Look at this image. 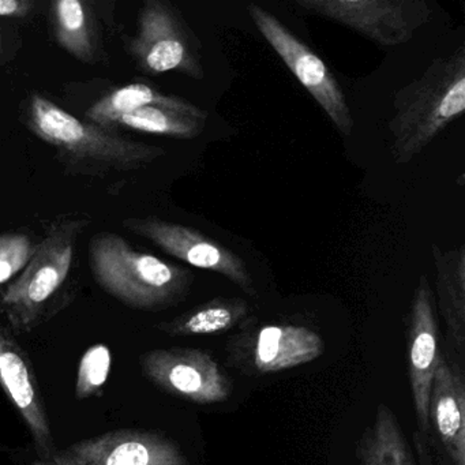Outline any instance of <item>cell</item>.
<instances>
[{
  "mask_svg": "<svg viewBox=\"0 0 465 465\" xmlns=\"http://www.w3.org/2000/svg\"><path fill=\"white\" fill-rule=\"evenodd\" d=\"M24 124L37 138L53 146L67 170L107 175L132 173L164 156L159 146L122 137L88 121H81L47 97L32 94L25 103Z\"/></svg>",
  "mask_w": 465,
  "mask_h": 465,
  "instance_id": "1",
  "label": "cell"
},
{
  "mask_svg": "<svg viewBox=\"0 0 465 465\" xmlns=\"http://www.w3.org/2000/svg\"><path fill=\"white\" fill-rule=\"evenodd\" d=\"M465 111V45L440 56L423 74L393 97L389 122L391 157L397 164L412 162Z\"/></svg>",
  "mask_w": 465,
  "mask_h": 465,
  "instance_id": "2",
  "label": "cell"
},
{
  "mask_svg": "<svg viewBox=\"0 0 465 465\" xmlns=\"http://www.w3.org/2000/svg\"><path fill=\"white\" fill-rule=\"evenodd\" d=\"M89 262L97 284L133 309L157 310L178 303L194 282L192 272L133 249L116 233L92 238Z\"/></svg>",
  "mask_w": 465,
  "mask_h": 465,
  "instance_id": "3",
  "label": "cell"
},
{
  "mask_svg": "<svg viewBox=\"0 0 465 465\" xmlns=\"http://www.w3.org/2000/svg\"><path fill=\"white\" fill-rule=\"evenodd\" d=\"M91 220L59 219L48 228L36 254L0 295V310L17 331H31L61 291L74 263L75 247Z\"/></svg>",
  "mask_w": 465,
  "mask_h": 465,
  "instance_id": "4",
  "label": "cell"
},
{
  "mask_svg": "<svg viewBox=\"0 0 465 465\" xmlns=\"http://www.w3.org/2000/svg\"><path fill=\"white\" fill-rule=\"evenodd\" d=\"M130 54L148 74L176 72L203 80L201 45L178 9L163 0H148L138 17L137 36Z\"/></svg>",
  "mask_w": 465,
  "mask_h": 465,
  "instance_id": "5",
  "label": "cell"
},
{
  "mask_svg": "<svg viewBox=\"0 0 465 465\" xmlns=\"http://www.w3.org/2000/svg\"><path fill=\"white\" fill-rule=\"evenodd\" d=\"M295 5L306 15L345 26L380 47L407 45L431 15L424 0H298Z\"/></svg>",
  "mask_w": 465,
  "mask_h": 465,
  "instance_id": "6",
  "label": "cell"
},
{
  "mask_svg": "<svg viewBox=\"0 0 465 465\" xmlns=\"http://www.w3.org/2000/svg\"><path fill=\"white\" fill-rule=\"evenodd\" d=\"M247 13L266 43L322 108L337 132L342 137H350L353 130L352 114L341 86L325 62L260 5H249Z\"/></svg>",
  "mask_w": 465,
  "mask_h": 465,
  "instance_id": "7",
  "label": "cell"
},
{
  "mask_svg": "<svg viewBox=\"0 0 465 465\" xmlns=\"http://www.w3.org/2000/svg\"><path fill=\"white\" fill-rule=\"evenodd\" d=\"M126 230L148 239L157 247L194 266L222 274L247 295H257L254 280L246 262L236 252L200 231L159 217H130L122 222Z\"/></svg>",
  "mask_w": 465,
  "mask_h": 465,
  "instance_id": "8",
  "label": "cell"
},
{
  "mask_svg": "<svg viewBox=\"0 0 465 465\" xmlns=\"http://www.w3.org/2000/svg\"><path fill=\"white\" fill-rule=\"evenodd\" d=\"M146 378L163 391L197 404L225 401L231 381L205 351L192 348L154 350L141 356Z\"/></svg>",
  "mask_w": 465,
  "mask_h": 465,
  "instance_id": "9",
  "label": "cell"
},
{
  "mask_svg": "<svg viewBox=\"0 0 465 465\" xmlns=\"http://www.w3.org/2000/svg\"><path fill=\"white\" fill-rule=\"evenodd\" d=\"M32 465H190L173 440L154 432L118 430L81 440Z\"/></svg>",
  "mask_w": 465,
  "mask_h": 465,
  "instance_id": "10",
  "label": "cell"
},
{
  "mask_svg": "<svg viewBox=\"0 0 465 465\" xmlns=\"http://www.w3.org/2000/svg\"><path fill=\"white\" fill-rule=\"evenodd\" d=\"M440 329L434 295L426 274L419 277L408 323V374L419 430L430 431V394L440 363Z\"/></svg>",
  "mask_w": 465,
  "mask_h": 465,
  "instance_id": "11",
  "label": "cell"
},
{
  "mask_svg": "<svg viewBox=\"0 0 465 465\" xmlns=\"http://www.w3.org/2000/svg\"><path fill=\"white\" fill-rule=\"evenodd\" d=\"M0 386L28 424L40 459L45 460L53 456L56 449L34 367L25 351L20 347L17 340L2 323H0Z\"/></svg>",
  "mask_w": 465,
  "mask_h": 465,
  "instance_id": "12",
  "label": "cell"
},
{
  "mask_svg": "<svg viewBox=\"0 0 465 465\" xmlns=\"http://www.w3.org/2000/svg\"><path fill=\"white\" fill-rule=\"evenodd\" d=\"M429 419L453 464L465 465L464 377L443 356L432 380Z\"/></svg>",
  "mask_w": 465,
  "mask_h": 465,
  "instance_id": "13",
  "label": "cell"
},
{
  "mask_svg": "<svg viewBox=\"0 0 465 465\" xmlns=\"http://www.w3.org/2000/svg\"><path fill=\"white\" fill-rule=\"evenodd\" d=\"M325 344L312 329L296 325H268L257 331L252 363L260 374L284 371L320 358Z\"/></svg>",
  "mask_w": 465,
  "mask_h": 465,
  "instance_id": "14",
  "label": "cell"
},
{
  "mask_svg": "<svg viewBox=\"0 0 465 465\" xmlns=\"http://www.w3.org/2000/svg\"><path fill=\"white\" fill-rule=\"evenodd\" d=\"M438 307L460 352L465 344V244L443 250L431 246Z\"/></svg>",
  "mask_w": 465,
  "mask_h": 465,
  "instance_id": "15",
  "label": "cell"
},
{
  "mask_svg": "<svg viewBox=\"0 0 465 465\" xmlns=\"http://www.w3.org/2000/svg\"><path fill=\"white\" fill-rule=\"evenodd\" d=\"M51 20L56 42L84 64L99 61V36L94 13L83 0H55L51 4Z\"/></svg>",
  "mask_w": 465,
  "mask_h": 465,
  "instance_id": "16",
  "label": "cell"
},
{
  "mask_svg": "<svg viewBox=\"0 0 465 465\" xmlns=\"http://www.w3.org/2000/svg\"><path fill=\"white\" fill-rule=\"evenodd\" d=\"M359 465H416L404 431L391 408L378 405L374 420L358 442Z\"/></svg>",
  "mask_w": 465,
  "mask_h": 465,
  "instance_id": "17",
  "label": "cell"
},
{
  "mask_svg": "<svg viewBox=\"0 0 465 465\" xmlns=\"http://www.w3.org/2000/svg\"><path fill=\"white\" fill-rule=\"evenodd\" d=\"M145 107H163L190 115L208 118L205 111L181 97L162 94L146 84H130L111 92L86 111V121L104 127L111 119Z\"/></svg>",
  "mask_w": 465,
  "mask_h": 465,
  "instance_id": "18",
  "label": "cell"
},
{
  "mask_svg": "<svg viewBox=\"0 0 465 465\" xmlns=\"http://www.w3.org/2000/svg\"><path fill=\"white\" fill-rule=\"evenodd\" d=\"M250 304L242 298H214L160 326L170 336L224 333L246 320Z\"/></svg>",
  "mask_w": 465,
  "mask_h": 465,
  "instance_id": "19",
  "label": "cell"
},
{
  "mask_svg": "<svg viewBox=\"0 0 465 465\" xmlns=\"http://www.w3.org/2000/svg\"><path fill=\"white\" fill-rule=\"evenodd\" d=\"M206 119L163 107H145L111 119L104 129L126 127L148 134L193 140L203 134Z\"/></svg>",
  "mask_w": 465,
  "mask_h": 465,
  "instance_id": "20",
  "label": "cell"
},
{
  "mask_svg": "<svg viewBox=\"0 0 465 465\" xmlns=\"http://www.w3.org/2000/svg\"><path fill=\"white\" fill-rule=\"evenodd\" d=\"M111 370V351L103 344L86 351L78 367L75 396L78 400L99 396L108 380Z\"/></svg>",
  "mask_w": 465,
  "mask_h": 465,
  "instance_id": "21",
  "label": "cell"
},
{
  "mask_svg": "<svg viewBox=\"0 0 465 465\" xmlns=\"http://www.w3.org/2000/svg\"><path fill=\"white\" fill-rule=\"evenodd\" d=\"M40 242L25 233L0 235V284L10 282L31 262Z\"/></svg>",
  "mask_w": 465,
  "mask_h": 465,
  "instance_id": "22",
  "label": "cell"
},
{
  "mask_svg": "<svg viewBox=\"0 0 465 465\" xmlns=\"http://www.w3.org/2000/svg\"><path fill=\"white\" fill-rule=\"evenodd\" d=\"M34 7L32 0H0V18H26Z\"/></svg>",
  "mask_w": 465,
  "mask_h": 465,
  "instance_id": "23",
  "label": "cell"
}]
</instances>
